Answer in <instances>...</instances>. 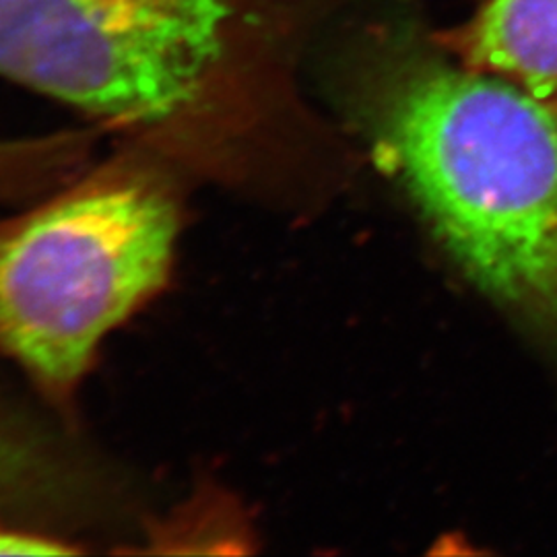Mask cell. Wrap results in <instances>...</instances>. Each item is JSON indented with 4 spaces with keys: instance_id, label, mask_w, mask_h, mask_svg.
Returning <instances> with one entry per match:
<instances>
[{
    "instance_id": "1",
    "label": "cell",
    "mask_w": 557,
    "mask_h": 557,
    "mask_svg": "<svg viewBox=\"0 0 557 557\" xmlns=\"http://www.w3.org/2000/svg\"><path fill=\"white\" fill-rule=\"evenodd\" d=\"M400 13L351 36L347 103L467 275L557 329V101L465 64Z\"/></svg>"
},
{
    "instance_id": "2",
    "label": "cell",
    "mask_w": 557,
    "mask_h": 557,
    "mask_svg": "<svg viewBox=\"0 0 557 557\" xmlns=\"http://www.w3.org/2000/svg\"><path fill=\"white\" fill-rule=\"evenodd\" d=\"M230 36L147 0H0V75L119 128L186 180L239 186L269 110Z\"/></svg>"
},
{
    "instance_id": "3",
    "label": "cell",
    "mask_w": 557,
    "mask_h": 557,
    "mask_svg": "<svg viewBox=\"0 0 557 557\" xmlns=\"http://www.w3.org/2000/svg\"><path fill=\"white\" fill-rule=\"evenodd\" d=\"M139 145L0 220V358L71 411L101 343L168 285L182 184Z\"/></svg>"
},
{
    "instance_id": "4",
    "label": "cell",
    "mask_w": 557,
    "mask_h": 557,
    "mask_svg": "<svg viewBox=\"0 0 557 557\" xmlns=\"http://www.w3.org/2000/svg\"><path fill=\"white\" fill-rule=\"evenodd\" d=\"M436 38L465 64L557 101V0H475Z\"/></svg>"
},
{
    "instance_id": "5",
    "label": "cell",
    "mask_w": 557,
    "mask_h": 557,
    "mask_svg": "<svg viewBox=\"0 0 557 557\" xmlns=\"http://www.w3.org/2000/svg\"><path fill=\"white\" fill-rule=\"evenodd\" d=\"M85 494L71 458L0 398V520L36 529L71 517Z\"/></svg>"
},
{
    "instance_id": "6",
    "label": "cell",
    "mask_w": 557,
    "mask_h": 557,
    "mask_svg": "<svg viewBox=\"0 0 557 557\" xmlns=\"http://www.w3.org/2000/svg\"><path fill=\"white\" fill-rule=\"evenodd\" d=\"M234 517V510L230 508H221L220 498L207 499L200 498L197 504H193V508H182L176 520H168L163 524H156V529L151 531V541L153 545L147 549L151 552L158 543H197L202 541V552H207L205 543H215L223 541L230 543L234 547V552H239L236 547V541H248V537L236 529L234 522L227 524H207L211 520H220V518Z\"/></svg>"
},
{
    "instance_id": "7",
    "label": "cell",
    "mask_w": 557,
    "mask_h": 557,
    "mask_svg": "<svg viewBox=\"0 0 557 557\" xmlns=\"http://www.w3.org/2000/svg\"><path fill=\"white\" fill-rule=\"evenodd\" d=\"M81 552L83 547L69 543V539L0 520V556H69Z\"/></svg>"
},
{
    "instance_id": "8",
    "label": "cell",
    "mask_w": 557,
    "mask_h": 557,
    "mask_svg": "<svg viewBox=\"0 0 557 557\" xmlns=\"http://www.w3.org/2000/svg\"><path fill=\"white\" fill-rule=\"evenodd\" d=\"M168 13L195 21L205 27L232 34L250 0H147Z\"/></svg>"
},
{
    "instance_id": "9",
    "label": "cell",
    "mask_w": 557,
    "mask_h": 557,
    "mask_svg": "<svg viewBox=\"0 0 557 557\" xmlns=\"http://www.w3.org/2000/svg\"><path fill=\"white\" fill-rule=\"evenodd\" d=\"M25 158L20 140L0 143V199H11L21 186Z\"/></svg>"
}]
</instances>
